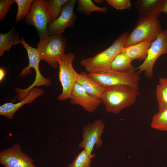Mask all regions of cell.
<instances>
[{
	"label": "cell",
	"instance_id": "21",
	"mask_svg": "<svg viewBox=\"0 0 167 167\" xmlns=\"http://www.w3.org/2000/svg\"><path fill=\"white\" fill-rule=\"evenodd\" d=\"M77 2L78 4L77 11L88 16L94 11L105 13L108 10L106 7H100L96 5L91 0H78Z\"/></svg>",
	"mask_w": 167,
	"mask_h": 167
},
{
	"label": "cell",
	"instance_id": "12",
	"mask_svg": "<svg viewBox=\"0 0 167 167\" xmlns=\"http://www.w3.org/2000/svg\"><path fill=\"white\" fill-rule=\"evenodd\" d=\"M69 99L71 104L79 105L89 113L95 112L102 103L100 98L90 95L76 82Z\"/></svg>",
	"mask_w": 167,
	"mask_h": 167
},
{
	"label": "cell",
	"instance_id": "23",
	"mask_svg": "<svg viewBox=\"0 0 167 167\" xmlns=\"http://www.w3.org/2000/svg\"><path fill=\"white\" fill-rule=\"evenodd\" d=\"M151 126L156 130L167 131V109L158 111L153 116Z\"/></svg>",
	"mask_w": 167,
	"mask_h": 167
},
{
	"label": "cell",
	"instance_id": "28",
	"mask_svg": "<svg viewBox=\"0 0 167 167\" xmlns=\"http://www.w3.org/2000/svg\"><path fill=\"white\" fill-rule=\"evenodd\" d=\"M6 74V71L4 68H0V81L2 82L4 79Z\"/></svg>",
	"mask_w": 167,
	"mask_h": 167
},
{
	"label": "cell",
	"instance_id": "30",
	"mask_svg": "<svg viewBox=\"0 0 167 167\" xmlns=\"http://www.w3.org/2000/svg\"><path fill=\"white\" fill-rule=\"evenodd\" d=\"M92 1L93 2L99 4H101L104 2V1L102 0H93Z\"/></svg>",
	"mask_w": 167,
	"mask_h": 167
},
{
	"label": "cell",
	"instance_id": "8",
	"mask_svg": "<svg viewBox=\"0 0 167 167\" xmlns=\"http://www.w3.org/2000/svg\"><path fill=\"white\" fill-rule=\"evenodd\" d=\"M167 54V29L163 30L152 42L149 49L147 57L136 68L139 74L144 72L148 78L153 77V68L157 59L163 54Z\"/></svg>",
	"mask_w": 167,
	"mask_h": 167
},
{
	"label": "cell",
	"instance_id": "26",
	"mask_svg": "<svg viewBox=\"0 0 167 167\" xmlns=\"http://www.w3.org/2000/svg\"><path fill=\"white\" fill-rule=\"evenodd\" d=\"M15 3V0H0V21H3L10 11L12 5Z\"/></svg>",
	"mask_w": 167,
	"mask_h": 167
},
{
	"label": "cell",
	"instance_id": "22",
	"mask_svg": "<svg viewBox=\"0 0 167 167\" xmlns=\"http://www.w3.org/2000/svg\"><path fill=\"white\" fill-rule=\"evenodd\" d=\"M67 0H45L50 19V23L54 21L59 17L63 6Z\"/></svg>",
	"mask_w": 167,
	"mask_h": 167
},
{
	"label": "cell",
	"instance_id": "17",
	"mask_svg": "<svg viewBox=\"0 0 167 167\" xmlns=\"http://www.w3.org/2000/svg\"><path fill=\"white\" fill-rule=\"evenodd\" d=\"M153 41H143L124 48L122 51L132 60L134 59L144 60L147 57L148 50Z\"/></svg>",
	"mask_w": 167,
	"mask_h": 167
},
{
	"label": "cell",
	"instance_id": "27",
	"mask_svg": "<svg viewBox=\"0 0 167 167\" xmlns=\"http://www.w3.org/2000/svg\"><path fill=\"white\" fill-rule=\"evenodd\" d=\"M105 1L109 5L118 10L129 9L131 6L130 0H106Z\"/></svg>",
	"mask_w": 167,
	"mask_h": 167
},
{
	"label": "cell",
	"instance_id": "3",
	"mask_svg": "<svg viewBox=\"0 0 167 167\" xmlns=\"http://www.w3.org/2000/svg\"><path fill=\"white\" fill-rule=\"evenodd\" d=\"M163 31L158 18L140 17L129 33L124 48L145 41H154Z\"/></svg>",
	"mask_w": 167,
	"mask_h": 167
},
{
	"label": "cell",
	"instance_id": "29",
	"mask_svg": "<svg viewBox=\"0 0 167 167\" xmlns=\"http://www.w3.org/2000/svg\"><path fill=\"white\" fill-rule=\"evenodd\" d=\"M161 12L167 14V0H165L161 9Z\"/></svg>",
	"mask_w": 167,
	"mask_h": 167
},
{
	"label": "cell",
	"instance_id": "24",
	"mask_svg": "<svg viewBox=\"0 0 167 167\" xmlns=\"http://www.w3.org/2000/svg\"><path fill=\"white\" fill-rule=\"evenodd\" d=\"M95 156L94 154L90 155L83 149L76 156L68 167H91V160Z\"/></svg>",
	"mask_w": 167,
	"mask_h": 167
},
{
	"label": "cell",
	"instance_id": "10",
	"mask_svg": "<svg viewBox=\"0 0 167 167\" xmlns=\"http://www.w3.org/2000/svg\"><path fill=\"white\" fill-rule=\"evenodd\" d=\"M76 0H67L58 18L48 25L49 35H60L67 28L74 27L77 16L74 11Z\"/></svg>",
	"mask_w": 167,
	"mask_h": 167
},
{
	"label": "cell",
	"instance_id": "20",
	"mask_svg": "<svg viewBox=\"0 0 167 167\" xmlns=\"http://www.w3.org/2000/svg\"><path fill=\"white\" fill-rule=\"evenodd\" d=\"M156 94L158 111L167 109V78H159Z\"/></svg>",
	"mask_w": 167,
	"mask_h": 167
},
{
	"label": "cell",
	"instance_id": "18",
	"mask_svg": "<svg viewBox=\"0 0 167 167\" xmlns=\"http://www.w3.org/2000/svg\"><path fill=\"white\" fill-rule=\"evenodd\" d=\"M20 35L13 27L6 33H0V56H2L5 51L9 52L12 46L20 43Z\"/></svg>",
	"mask_w": 167,
	"mask_h": 167
},
{
	"label": "cell",
	"instance_id": "1",
	"mask_svg": "<svg viewBox=\"0 0 167 167\" xmlns=\"http://www.w3.org/2000/svg\"><path fill=\"white\" fill-rule=\"evenodd\" d=\"M129 33L122 34L105 50L92 57L84 58L80 62L88 73H98L111 70V65L116 55L122 51Z\"/></svg>",
	"mask_w": 167,
	"mask_h": 167
},
{
	"label": "cell",
	"instance_id": "14",
	"mask_svg": "<svg viewBox=\"0 0 167 167\" xmlns=\"http://www.w3.org/2000/svg\"><path fill=\"white\" fill-rule=\"evenodd\" d=\"M165 0H139L135 5L140 17H156L161 15V9Z\"/></svg>",
	"mask_w": 167,
	"mask_h": 167
},
{
	"label": "cell",
	"instance_id": "7",
	"mask_svg": "<svg viewBox=\"0 0 167 167\" xmlns=\"http://www.w3.org/2000/svg\"><path fill=\"white\" fill-rule=\"evenodd\" d=\"M24 22L33 26L36 30L40 40L48 37V27L51 23L45 0H34Z\"/></svg>",
	"mask_w": 167,
	"mask_h": 167
},
{
	"label": "cell",
	"instance_id": "5",
	"mask_svg": "<svg viewBox=\"0 0 167 167\" xmlns=\"http://www.w3.org/2000/svg\"><path fill=\"white\" fill-rule=\"evenodd\" d=\"M89 75L105 88L121 85L130 86L138 90L140 77L137 72H125L110 70L88 73Z\"/></svg>",
	"mask_w": 167,
	"mask_h": 167
},
{
	"label": "cell",
	"instance_id": "15",
	"mask_svg": "<svg viewBox=\"0 0 167 167\" xmlns=\"http://www.w3.org/2000/svg\"><path fill=\"white\" fill-rule=\"evenodd\" d=\"M76 83L88 94L101 99L105 88L92 79L88 73L84 71L79 73Z\"/></svg>",
	"mask_w": 167,
	"mask_h": 167
},
{
	"label": "cell",
	"instance_id": "11",
	"mask_svg": "<svg viewBox=\"0 0 167 167\" xmlns=\"http://www.w3.org/2000/svg\"><path fill=\"white\" fill-rule=\"evenodd\" d=\"M0 163L5 167H36L32 159L16 143L0 152Z\"/></svg>",
	"mask_w": 167,
	"mask_h": 167
},
{
	"label": "cell",
	"instance_id": "16",
	"mask_svg": "<svg viewBox=\"0 0 167 167\" xmlns=\"http://www.w3.org/2000/svg\"><path fill=\"white\" fill-rule=\"evenodd\" d=\"M20 43L26 49L29 60L28 65L22 70L19 76L21 77L26 76L32 71V68L35 69L39 67L40 62L41 61L38 54L37 49L33 48L27 44L24 39L22 37L20 39Z\"/></svg>",
	"mask_w": 167,
	"mask_h": 167
},
{
	"label": "cell",
	"instance_id": "13",
	"mask_svg": "<svg viewBox=\"0 0 167 167\" xmlns=\"http://www.w3.org/2000/svg\"><path fill=\"white\" fill-rule=\"evenodd\" d=\"M45 91L39 88H33L29 91L27 96L16 103H6L0 106V115L8 119H12L17 111L23 105L31 104L37 97L44 94Z\"/></svg>",
	"mask_w": 167,
	"mask_h": 167
},
{
	"label": "cell",
	"instance_id": "9",
	"mask_svg": "<svg viewBox=\"0 0 167 167\" xmlns=\"http://www.w3.org/2000/svg\"><path fill=\"white\" fill-rule=\"evenodd\" d=\"M105 124L102 119L95 120L92 123H88L82 130L83 140L79 144L80 148L85 150L90 155L92 154L94 147L97 148L101 147L103 141L101 138Z\"/></svg>",
	"mask_w": 167,
	"mask_h": 167
},
{
	"label": "cell",
	"instance_id": "25",
	"mask_svg": "<svg viewBox=\"0 0 167 167\" xmlns=\"http://www.w3.org/2000/svg\"><path fill=\"white\" fill-rule=\"evenodd\" d=\"M33 0H15L18 7L15 17L16 24L26 18L29 12Z\"/></svg>",
	"mask_w": 167,
	"mask_h": 167
},
{
	"label": "cell",
	"instance_id": "19",
	"mask_svg": "<svg viewBox=\"0 0 167 167\" xmlns=\"http://www.w3.org/2000/svg\"><path fill=\"white\" fill-rule=\"evenodd\" d=\"M133 60L122 50L115 57L111 65V70L125 72L136 70L131 64Z\"/></svg>",
	"mask_w": 167,
	"mask_h": 167
},
{
	"label": "cell",
	"instance_id": "6",
	"mask_svg": "<svg viewBox=\"0 0 167 167\" xmlns=\"http://www.w3.org/2000/svg\"><path fill=\"white\" fill-rule=\"evenodd\" d=\"M75 55L72 53L66 54L58 59L59 80L62 87V92L58 97L59 101L70 99L75 84L79 76L74 68L72 63Z\"/></svg>",
	"mask_w": 167,
	"mask_h": 167
},
{
	"label": "cell",
	"instance_id": "4",
	"mask_svg": "<svg viewBox=\"0 0 167 167\" xmlns=\"http://www.w3.org/2000/svg\"><path fill=\"white\" fill-rule=\"evenodd\" d=\"M66 45V38L62 35H49L40 40L37 44L41 61L44 60L55 69L58 67V59L62 57Z\"/></svg>",
	"mask_w": 167,
	"mask_h": 167
},
{
	"label": "cell",
	"instance_id": "2",
	"mask_svg": "<svg viewBox=\"0 0 167 167\" xmlns=\"http://www.w3.org/2000/svg\"><path fill=\"white\" fill-rule=\"evenodd\" d=\"M139 94L138 90L121 85L105 88L101 99L107 112L117 114L134 104Z\"/></svg>",
	"mask_w": 167,
	"mask_h": 167
}]
</instances>
